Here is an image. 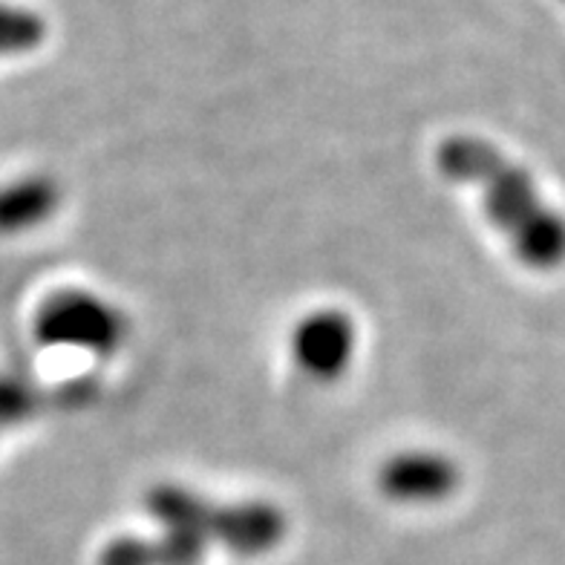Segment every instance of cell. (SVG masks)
I'll return each mask as SVG.
<instances>
[{"label": "cell", "instance_id": "3957f363", "mask_svg": "<svg viewBox=\"0 0 565 565\" xmlns=\"http://www.w3.org/2000/svg\"><path fill=\"white\" fill-rule=\"evenodd\" d=\"M35 335L44 347H75V350L110 355L125 343V315L89 291H58L46 298L35 315Z\"/></svg>", "mask_w": 565, "mask_h": 565}, {"label": "cell", "instance_id": "52a82bcc", "mask_svg": "<svg viewBox=\"0 0 565 565\" xmlns=\"http://www.w3.org/2000/svg\"><path fill=\"white\" fill-rule=\"evenodd\" d=\"M205 557V545L194 536L164 531L157 540L125 536L107 545L102 565H200Z\"/></svg>", "mask_w": 565, "mask_h": 565}, {"label": "cell", "instance_id": "277c9868", "mask_svg": "<svg viewBox=\"0 0 565 565\" xmlns=\"http://www.w3.org/2000/svg\"><path fill=\"white\" fill-rule=\"evenodd\" d=\"M291 352L306 375L318 381L338 379L355 355V323L335 309L309 315L295 329Z\"/></svg>", "mask_w": 565, "mask_h": 565}, {"label": "cell", "instance_id": "7a4b0ae2", "mask_svg": "<svg viewBox=\"0 0 565 565\" xmlns=\"http://www.w3.org/2000/svg\"><path fill=\"white\" fill-rule=\"evenodd\" d=\"M145 505L164 531L194 536L202 545L214 540L234 554H266L286 534V516L271 502L220 505L179 484H157Z\"/></svg>", "mask_w": 565, "mask_h": 565}, {"label": "cell", "instance_id": "8992f818", "mask_svg": "<svg viewBox=\"0 0 565 565\" xmlns=\"http://www.w3.org/2000/svg\"><path fill=\"white\" fill-rule=\"evenodd\" d=\"M61 205V188L44 173L0 185V237H18L44 225Z\"/></svg>", "mask_w": 565, "mask_h": 565}, {"label": "cell", "instance_id": "9c48e42d", "mask_svg": "<svg viewBox=\"0 0 565 565\" xmlns=\"http://www.w3.org/2000/svg\"><path fill=\"white\" fill-rule=\"evenodd\" d=\"M44 398L46 395L32 384L0 375V430L35 416L38 409L44 407Z\"/></svg>", "mask_w": 565, "mask_h": 565}, {"label": "cell", "instance_id": "6da1fadb", "mask_svg": "<svg viewBox=\"0 0 565 565\" xmlns=\"http://www.w3.org/2000/svg\"><path fill=\"white\" fill-rule=\"evenodd\" d=\"M436 168L459 185L482 194L493 220L516 257L531 268H557L565 263V216L551 209L525 168L477 136H450L436 148Z\"/></svg>", "mask_w": 565, "mask_h": 565}, {"label": "cell", "instance_id": "ba28073f", "mask_svg": "<svg viewBox=\"0 0 565 565\" xmlns=\"http://www.w3.org/2000/svg\"><path fill=\"white\" fill-rule=\"evenodd\" d=\"M46 23L32 9L0 3V58L32 53L44 44Z\"/></svg>", "mask_w": 565, "mask_h": 565}, {"label": "cell", "instance_id": "5b68a950", "mask_svg": "<svg viewBox=\"0 0 565 565\" xmlns=\"http://www.w3.org/2000/svg\"><path fill=\"white\" fill-rule=\"evenodd\" d=\"M379 484L381 491L395 502L427 505V502H439L456 491L459 468L447 456L413 450V454L393 456L381 468Z\"/></svg>", "mask_w": 565, "mask_h": 565}]
</instances>
